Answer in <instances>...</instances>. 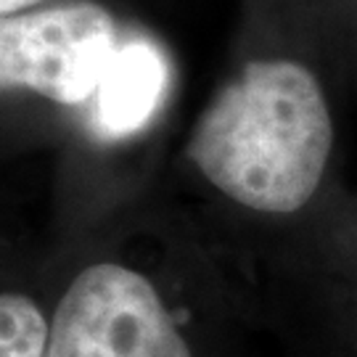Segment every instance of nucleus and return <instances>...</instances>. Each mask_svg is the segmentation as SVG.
I'll return each mask as SVG.
<instances>
[{
  "label": "nucleus",
  "instance_id": "nucleus-1",
  "mask_svg": "<svg viewBox=\"0 0 357 357\" xmlns=\"http://www.w3.org/2000/svg\"><path fill=\"white\" fill-rule=\"evenodd\" d=\"M331 143L318 79L294 61H252L202 112L185 153L236 204L289 215L318 191Z\"/></svg>",
  "mask_w": 357,
  "mask_h": 357
},
{
  "label": "nucleus",
  "instance_id": "nucleus-2",
  "mask_svg": "<svg viewBox=\"0 0 357 357\" xmlns=\"http://www.w3.org/2000/svg\"><path fill=\"white\" fill-rule=\"evenodd\" d=\"M43 357H193L178 320L143 273L93 262L48 315Z\"/></svg>",
  "mask_w": 357,
  "mask_h": 357
},
{
  "label": "nucleus",
  "instance_id": "nucleus-3",
  "mask_svg": "<svg viewBox=\"0 0 357 357\" xmlns=\"http://www.w3.org/2000/svg\"><path fill=\"white\" fill-rule=\"evenodd\" d=\"M119 51L114 16L96 3L0 19V93L26 90L53 103L93 98Z\"/></svg>",
  "mask_w": 357,
  "mask_h": 357
},
{
  "label": "nucleus",
  "instance_id": "nucleus-4",
  "mask_svg": "<svg viewBox=\"0 0 357 357\" xmlns=\"http://www.w3.org/2000/svg\"><path fill=\"white\" fill-rule=\"evenodd\" d=\"M167 85V64L149 43L119 45L96 98V122L106 135H130L153 116Z\"/></svg>",
  "mask_w": 357,
  "mask_h": 357
},
{
  "label": "nucleus",
  "instance_id": "nucleus-5",
  "mask_svg": "<svg viewBox=\"0 0 357 357\" xmlns=\"http://www.w3.org/2000/svg\"><path fill=\"white\" fill-rule=\"evenodd\" d=\"M48 315L38 299L22 291H0V357H43Z\"/></svg>",
  "mask_w": 357,
  "mask_h": 357
},
{
  "label": "nucleus",
  "instance_id": "nucleus-6",
  "mask_svg": "<svg viewBox=\"0 0 357 357\" xmlns=\"http://www.w3.org/2000/svg\"><path fill=\"white\" fill-rule=\"evenodd\" d=\"M32 3H40V0H0V19L13 16L16 11H22L24 6H32Z\"/></svg>",
  "mask_w": 357,
  "mask_h": 357
}]
</instances>
